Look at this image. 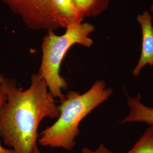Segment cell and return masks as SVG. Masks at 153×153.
Instances as JSON below:
<instances>
[{
    "instance_id": "7",
    "label": "cell",
    "mask_w": 153,
    "mask_h": 153,
    "mask_svg": "<svg viewBox=\"0 0 153 153\" xmlns=\"http://www.w3.org/2000/svg\"><path fill=\"white\" fill-rule=\"evenodd\" d=\"M128 105L130 112L129 115L121 121V123L140 122L153 127V108L146 106L141 101V95L136 98L127 97Z\"/></svg>"
},
{
    "instance_id": "9",
    "label": "cell",
    "mask_w": 153,
    "mask_h": 153,
    "mask_svg": "<svg viewBox=\"0 0 153 153\" xmlns=\"http://www.w3.org/2000/svg\"><path fill=\"white\" fill-rule=\"evenodd\" d=\"M126 153H153V127L148 128L133 147Z\"/></svg>"
},
{
    "instance_id": "8",
    "label": "cell",
    "mask_w": 153,
    "mask_h": 153,
    "mask_svg": "<svg viewBox=\"0 0 153 153\" xmlns=\"http://www.w3.org/2000/svg\"><path fill=\"white\" fill-rule=\"evenodd\" d=\"M83 18L97 16L107 9L109 0H73Z\"/></svg>"
},
{
    "instance_id": "6",
    "label": "cell",
    "mask_w": 153,
    "mask_h": 153,
    "mask_svg": "<svg viewBox=\"0 0 153 153\" xmlns=\"http://www.w3.org/2000/svg\"><path fill=\"white\" fill-rule=\"evenodd\" d=\"M51 7L63 28L82 22L83 18L76 9L73 0H50Z\"/></svg>"
},
{
    "instance_id": "14",
    "label": "cell",
    "mask_w": 153,
    "mask_h": 153,
    "mask_svg": "<svg viewBox=\"0 0 153 153\" xmlns=\"http://www.w3.org/2000/svg\"><path fill=\"white\" fill-rule=\"evenodd\" d=\"M150 11L153 13V4L151 6V7H150Z\"/></svg>"
},
{
    "instance_id": "13",
    "label": "cell",
    "mask_w": 153,
    "mask_h": 153,
    "mask_svg": "<svg viewBox=\"0 0 153 153\" xmlns=\"http://www.w3.org/2000/svg\"><path fill=\"white\" fill-rule=\"evenodd\" d=\"M4 79H5V77L3 76L2 75L0 74V83L4 81Z\"/></svg>"
},
{
    "instance_id": "1",
    "label": "cell",
    "mask_w": 153,
    "mask_h": 153,
    "mask_svg": "<svg viewBox=\"0 0 153 153\" xmlns=\"http://www.w3.org/2000/svg\"><path fill=\"white\" fill-rule=\"evenodd\" d=\"M0 88L6 96L0 107V137L15 153H33L38 146L40 122L45 117L57 119L59 106L38 73L32 74L25 90L14 79L6 78Z\"/></svg>"
},
{
    "instance_id": "2",
    "label": "cell",
    "mask_w": 153,
    "mask_h": 153,
    "mask_svg": "<svg viewBox=\"0 0 153 153\" xmlns=\"http://www.w3.org/2000/svg\"><path fill=\"white\" fill-rule=\"evenodd\" d=\"M113 93L103 80L95 82L83 94L71 91L60 101V115L55 123L39 134V143L44 147L62 148L71 151L76 145L82 120L109 98Z\"/></svg>"
},
{
    "instance_id": "4",
    "label": "cell",
    "mask_w": 153,
    "mask_h": 153,
    "mask_svg": "<svg viewBox=\"0 0 153 153\" xmlns=\"http://www.w3.org/2000/svg\"><path fill=\"white\" fill-rule=\"evenodd\" d=\"M22 18L28 27L53 31L63 28L53 11L50 0H1Z\"/></svg>"
},
{
    "instance_id": "3",
    "label": "cell",
    "mask_w": 153,
    "mask_h": 153,
    "mask_svg": "<svg viewBox=\"0 0 153 153\" xmlns=\"http://www.w3.org/2000/svg\"><path fill=\"white\" fill-rule=\"evenodd\" d=\"M95 30L94 26L88 23H77L68 26L61 35L48 31L42 44V61L38 73L46 82L49 92L55 99L61 101L65 98L62 90L68 83L60 74L61 65L64 58L71 47L79 44L90 47L93 44L90 35Z\"/></svg>"
},
{
    "instance_id": "11",
    "label": "cell",
    "mask_w": 153,
    "mask_h": 153,
    "mask_svg": "<svg viewBox=\"0 0 153 153\" xmlns=\"http://www.w3.org/2000/svg\"><path fill=\"white\" fill-rule=\"evenodd\" d=\"M6 96L5 94L0 88V107L5 102ZM0 153H15L11 149H6L1 145L0 143Z\"/></svg>"
},
{
    "instance_id": "12",
    "label": "cell",
    "mask_w": 153,
    "mask_h": 153,
    "mask_svg": "<svg viewBox=\"0 0 153 153\" xmlns=\"http://www.w3.org/2000/svg\"><path fill=\"white\" fill-rule=\"evenodd\" d=\"M33 153H42L41 152H40V150L39 149V148H38V146H36V148L34 149V150H33Z\"/></svg>"
},
{
    "instance_id": "5",
    "label": "cell",
    "mask_w": 153,
    "mask_h": 153,
    "mask_svg": "<svg viewBox=\"0 0 153 153\" xmlns=\"http://www.w3.org/2000/svg\"><path fill=\"white\" fill-rule=\"evenodd\" d=\"M137 22L142 29V42L141 54L137 65L134 68L132 74L134 76H139L142 69L147 65H153V26L152 16L150 13L145 10L138 14Z\"/></svg>"
},
{
    "instance_id": "10",
    "label": "cell",
    "mask_w": 153,
    "mask_h": 153,
    "mask_svg": "<svg viewBox=\"0 0 153 153\" xmlns=\"http://www.w3.org/2000/svg\"><path fill=\"white\" fill-rule=\"evenodd\" d=\"M82 153H112L108 148H106L103 144H101L98 148L95 150H92L89 148H83Z\"/></svg>"
}]
</instances>
